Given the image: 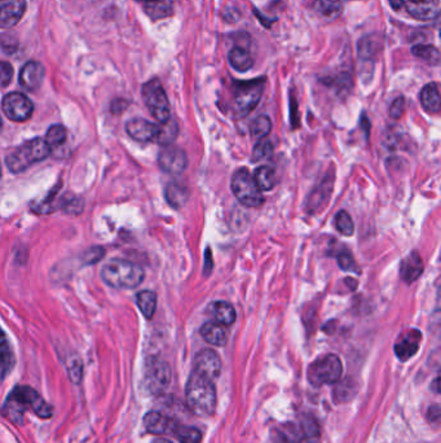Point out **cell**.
<instances>
[{"label":"cell","mask_w":441,"mask_h":443,"mask_svg":"<svg viewBox=\"0 0 441 443\" xmlns=\"http://www.w3.org/2000/svg\"><path fill=\"white\" fill-rule=\"evenodd\" d=\"M33 411L41 419H49L53 415V408L44 401L41 394L33 387L19 385L9 393L1 407V414L16 424L24 422L26 411Z\"/></svg>","instance_id":"obj_1"},{"label":"cell","mask_w":441,"mask_h":443,"mask_svg":"<svg viewBox=\"0 0 441 443\" xmlns=\"http://www.w3.org/2000/svg\"><path fill=\"white\" fill-rule=\"evenodd\" d=\"M185 398L190 411L197 416H210L215 411L217 392L214 382L194 371L187 382Z\"/></svg>","instance_id":"obj_2"},{"label":"cell","mask_w":441,"mask_h":443,"mask_svg":"<svg viewBox=\"0 0 441 443\" xmlns=\"http://www.w3.org/2000/svg\"><path fill=\"white\" fill-rule=\"evenodd\" d=\"M103 280L115 289H133L139 287L145 274L144 270L130 260H112L101 271Z\"/></svg>","instance_id":"obj_3"},{"label":"cell","mask_w":441,"mask_h":443,"mask_svg":"<svg viewBox=\"0 0 441 443\" xmlns=\"http://www.w3.org/2000/svg\"><path fill=\"white\" fill-rule=\"evenodd\" d=\"M51 153V147L42 138L25 141L22 146L11 151L6 157L8 169L12 173H22L33 163L46 160Z\"/></svg>","instance_id":"obj_4"},{"label":"cell","mask_w":441,"mask_h":443,"mask_svg":"<svg viewBox=\"0 0 441 443\" xmlns=\"http://www.w3.org/2000/svg\"><path fill=\"white\" fill-rule=\"evenodd\" d=\"M264 86L266 78L263 77L251 81H239L234 83L233 114L237 120L249 116L254 108L259 104Z\"/></svg>","instance_id":"obj_5"},{"label":"cell","mask_w":441,"mask_h":443,"mask_svg":"<svg viewBox=\"0 0 441 443\" xmlns=\"http://www.w3.org/2000/svg\"><path fill=\"white\" fill-rule=\"evenodd\" d=\"M343 373V365L336 354L322 355L308 367L307 377L313 387L336 384Z\"/></svg>","instance_id":"obj_6"},{"label":"cell","mask_w":441,"mask_h":443,"mask_svg":"<svg viewBox=\"0 0 441 443\" xmlns=\"http://www.w3.org/2000/svg\"><path fill=\"white\" fill-rule=\"evenodd\" d=\"M231 187L234 197L247 208H258L264 203L263 193L249 170H237L232 176Z\"/></svg>","instance_id":"obj_7"},{"label":"cell","mask_w":441,"mask_h":443,"mask_svg":"<svg viewBox=\"0 0 441 443\" xmlns=\"http://www.w3.org/2000/svg\"><path fill=\"white\" fill-rule=\"evenodd\" d=\"M142 98L145 101L149 112L160 123H166L171 120V111L168 103L167 95L161 82L155 78L150 79L141 88Z\"/></svg>","instance_id":"obj_8"},{"label":"cell","mask_w":441,"mask_h":443,"mask_svg":"<svg viewBox=\"0 0 441 443\" xmlns=\"http://www.w3.org/2000/svg\"><path fill=\"white\" fill-rule=\"evenodd\" d=\"M3 112L14 122L28 121L34 112V106L30 98L21 92H11L3 98Z\"/></svg>","instance_id":"obj_9"},{"label":"cell","mask_w":441,"mask_h":443,"mask_svg":"<svg viewBox=\"0 0 441 443\" xmlns=\"http://www.w3.org/2000/svg\"><path fill=\"white\" fill-rule=\"evenodd\" d=\"M145 380L149 390L158 394L165 392L171 381V371L165 360L153 358L147 362Z\"/></svg>","instance_id":"obj_10"},{"label":"cell","mask_w":441,"mask_h":443,"mask_svg":"<svg viewBox=\"0 0 441 443\" xmlns=\"http://www.w3.org/2000/svg\"><path fill=\"white\" fill-rule=\"evenodd\" d=\"M158 165L165 173L171 175L182 174L188 166L187 153L180 148L165 146L158 155Z\"/></svg>","instance_id":"obj_11"},{"label":"cell","mask_w":441,"mask_h":443,"mask_svg":"<svg viewBox=\"0 0 441 443\" xmlns=\"http://www.w3.org/2000/svg\"><path fill=\"white\" fill-rule=\"evenodd\" d=\"M193 371L210 379L211 381L217 380L222 372V359L217 352L211 349H203L194 358Z\"/></svg>","instance_id":"obj_12"},{"label":"cell","mask_w":441,"mask_h":443,"mask_svg":"<svg viewBox=\"0 0 441 443\" xmlns=\"http://www.w3.org/2000/svg\"><path fill=\"white\" fill-rule=\"evenodd\" d=\"M403 7L420 21H431L440 16V0H403Z\"/></svg>","instance_id":"obj_13"},{"label":"cell","mask_w":441,"mask_h":443,"mask_svg":"<svg viewBox=\"0 0 441 443\" xmlns=\"http://www.w3.org/2000/svg\"><path fill=\"white\" fill-rule=\"evenodd\" d=\"M422 333L418 330H408L400 335L395 342V354L401 362H406L420 350Z\"/></svg>","instance_id":"obj_14"},{"label":"cell","mask_w":441,"mask_h":443,"mask_svg":"<svg viewBox=\"0 0 441 443\" xmlns=\"http://www.w3.org/2000/svg\"><path fill=\"white\" fill-rule=\"evenodd\" d=\"M26 11L25 0H0V29L16 26Z\"/></svg>","instance_id":"obj_15"},{"label":"cell","mask_w":441,"mask_h":443,"mask_svg":"<svg viewBox=\"0 0 441 443\" xmlns=\"http://www.w3.org/2000/svg\"><path fill=\"white\" fill-rule=\"evenodd\" d=\"M126 131L133 141L147 143L157 141V136L160 134V126L142 118H133L127 122Z\"/></svg>","instance_id":"obj_16"},{"label":"cell","mask_w":441,"mask_h":443,"mask_svg":"<svg viewBox=\"0 0 441 443\" xmlns=\"http://www.w3.org/2000/svg\"><path fill=\"white\" fill-rule=\"evenodd\" d=\"M44 68L38 61H28L20 71V85L28 91H36L42 85Z\"/></svg>","instance_id":"obj_17"},{"label":"cell","mask_w":441,"mask_h":443,"mask_svg":"<svg viewBox=\"0 0 441 443\" xmlns=\"http://www.w3.org/2000/svg\"><path fill=\"white\" fill-rule=\"evenodd\" d=\"M422 273H423V260L417 252L409 254L400 265V276L408 284L415 282Z\"/></svg>","instance_id":"obj_18"},{"label":"cell","mask_w":441,"mask_h":443,"mask_svg":"<svg viewBox=\"0 0 441 443\" xmlns=\"http://www.w3.org/2000/svg\"><path fill=\"white\" fill-rule=\"evenodd\" d=\"M175 425V422L170 417L158 411H150L144 417V427L152 434H166L170 432L172 433Z\"/></svg>","instance_id":"obj_19"},{"label":"cell","mask_w":441,"mask_h":443,"mask_svg":"<svg viewBox=\"0 0 441 443\" xmlns=\"http://www.w3.org/2000/svg\"><path fill=\"white\" fill-rule=\"evenodd\" d=\"M142 4L152 20H161L174 14V0H135Z\"/></svg>","instance_id":"obj_20"},{"label":"cell","mask_w":441,"mask_h":443,"mask_svg":"<svg viewBox=\"0 0 441 443\" xmlns=\"http://www.w3.org/2000/svg\"><path fill=\"white\" fill-rule=\"evenodd\" d=\"M201 336L207 344L214 346H225L228 341V332L224 328V325L217 323V322H207L201 328Z\"/></svg>","instance_id":"obj_21"},{"label":"cell","mask_w":441,"mask_h":443,"mask_svg":"<svg viewBox=\"0 0 441 443\" xmlns=\"http://www.w3.org/2000/svg\"><path fill=\"white\" fill-rule=\"evenodd\" d=\"M420 104L423 109L428 113H437L441 108L440 92L439 86L431 82L422 88L420 93Z\"/></svg>","instance_id":"obj_22"},{"label":"cell","mask_w":441,"mask_h":443,"mask_svg":"<svg viewBox=\"0 0 441 443\" xmlns=\"http://www.w3.org/2000/svg\"><path fill=\"white\" fill-rule=\"evenodd\" d=\"M209 312L211 317L215 319V322L222 325H232L236 320V311L233 309L231 303L224 301H215L210 303Z\"/></svg>","instance_id":"obj_23"},{"label":"cell","mask_w":441,"mask_h":443,"mask_svg":"<svg viewBox=\"0 0 441 443\" xmlns=\"http://www.w3.org/2000/svg\"><path fill=\"white\" fill-rule=\"evenodd\" d=\"M14 355L6 333L0 330V377H7L8 373L14 370Z\"/></svg>","instance_id":"obj_24"},{"label":"cell","mask_w":441,"mask_h":443,"mask_svg":"<svg viewBox=\"0 0 441 443\" xmlns=\"http://www.w3.org/2000/svg\"><path fill=\"white\" fill-rule=\"evenodd\" d=\"M228 60L234 71L245 73L254 66V58L250 52L242 47H233L228 55Z\"/></svg>","instance_id":"obj_25"},{"label":"cell","mask_w":441,"mask_h":443,"mask_svg":"<svg viewBox=\"0 0 441 443\" xmlns=\"http://www.w3.org/2000/svg\"><path fill=\"white\" fill-rule=\"evenodd\" d=\"M317 14L325 20H336L343 12V4L341 0H316L313 4Z\"/></svg>","instance_id":"obj_26"},{"label":"cell","mask_w":441,"mask_h":443,"mask_svg":"<svg viewBox=\"0 0 441 443\" xmlns=\"http://www.w3.org/2000/svg\"><path fill=\"white\" fill-rule=\"evenodd\" d=\"M276 438L281 441V443H303V433H301V425L294 422H287L281 425L280 428L276 429Z\"/></svg>","instance_id":"obj_27"},{"label":"cell","mask_w":441,"mask_h":443,"mask_svg":"<svg viewBox=\"0 0 441 443\" xmlns=\"http://www.w3.org/2000/svg\"><path fill=\"white\" fill-rule=\"evenodd\" d=\"M166 200L175 209H180L188 200V190L179 183H170L166 187Z\"/></svg>","instance_id":"obj_28"},{"label":"cell","mask_w":441,"mask_h":443,"mask_svg":"<svg viewBox=\"0 0 441 443\" xmlns=\"http://www.w3.org/2000/svg\"><path fill=\"white\" fill-rule=\"evenodd\" d=\"M138 306L140 309L142 315L147 319H152L157 310V295L150 290H142L138 295Z\"/></svg>","instance_id":"obj_29"},{"label":"cell","mask_w":441,"mask_h":443,"mask_svg":"<svg viewBox=\"0 0 441 443\" xmlns=\"http://www.w3.org/2000/svg\"><path fill=\"white\" fill-rule=\"evenodd\" d=\"M252 176H254V179H255V182L258 184L261 192L274 190V187L276 185V175H274V170L271 169L269 166H260L255 170Z\"/></svg>","instance_id":"obj_30"},{"label":"cell","mask_w":441,"mask_h":443,"mask_svg":"<svg viewBox=\"0 0 441 443\" xmlns=\"http://www.w3.org/2000/svg\"><path fill=\"white\" fill-rule=\"evenodd\" d=\"M172 433H174V436L177 438V441L180 443L202 442V433H201V430L193 428V427L175 425Z\"/></svg>","instance_id":"obj_31"},{"label":"cell","mask_w":441,"mask_h":443,"mask_svg":"<svg viewBox=\"0 0 441 443\" xmlns=\"http://www.w3.org/2000/svg\"><path fill=\"white\" fill-rule=\"evenodd\" d=\"M412 52L415 57H418L420 60L426 61L431 65H437L440 61V52L435 46L431 44H418L414 46Z\"/></svg>","instance_id":"obj_32"},{"label":"cell","mask_w":441,"mask_h":443,"mask_svg":"<svg viewBox=\"0 0 441 443\" xmlns=\"http://www.w3.org/2000/svg\"><path fill=\"white\" fill-rule=\"evenodd\" d=\"M358 387L355 385V382L351 379H346L343 381H338L336 387H334V399L336 402L351 401L355 394H356Z\"/></svg>","instance_id":"obj_33"},{"label":"cell","mask_w":441,"mask_h":443,"mask_svg":"<svg viewBox=\"0 0 441 443\" xmlns=\"http://www.w3.org/2000/svg\"><path fill=\"white\" fill-rule=\"evenodd\" d=\"M271 130H272V121L269 120V117L266 116H259L252 122L250 126V134L254 139L261 141L271 133Z\"/></svg>","instance_id":"obj_34"},{"label":"cell","mask_w":441,"mask_h":443,"mask_svg":"<svg viewBox=\"0 0 441 443\" xmlns=\"http://www.w3.org/2000/svg\"><path fill=\"white\" fill-rule=\"evenodd\" d=\"M301 425V433L304 442L315 443L318 437H320V425L313 417L307 416L304 417V420L299 424Z\"/></svg>","instance_id":"obj_35"},{"label":"cell","mask_w":441,"mask_h":443,"mask_svg":"<svg viewBox=\"0 0 441 443\" xmlns=\"http://www.w3.org/2000/svg\"><path fill=\"white\" fill-rule=\"evenodd\" d=\"M179 133L177 125L172 120L168 121L166 123H162L160 126V134L157 136L158 143L163 146H170L172 141H175L176 135Z\"/></svg>","instance_id":"obj_36"},{"label":"cell","mask_w":441,"mask_h":443,"mask_svg":"<svg viewBox=\"0 0 441 443\" xmlns=\"http://www.w3.org/2000/svg\"><path fill=\"white\" fill-rule=\"evenodd\" d=\"M66 135L68 131L63 125H53V126L49 127L47 135H46V139L49 147H58L61 146L63 141H66Z\"/></svg>","instance_id":"obj_37"},{"label":"cell","mask_w":441,"mask_h":443,"mask_svg":"<svg viewBox=\"0 0 441 443\" xmlns=\"http://www.w3.org/2000/svg\"><path fill=\"white\" fill-rule=\"evenodd\" d=\"M336 227L344 236H352L355 233V225L347 211H339L336 215Z\"/></svg>","instance_id":"obj_38"},{"label":"cell","mask_w":441,"mask_h":443,"mask_svg":"<svg viewBox=\"0 0 441 443\" xmlns=\"http://www.w3.org/2000/svg\"><path fill=\"white\" fill-rule=\"evenodd\" d=\"M274 153V146L269 141L261 139L258 141V144L254 147L252 151L251 161L259 162L261 160H266L269 156Z\"/></svg>","instance_id":"obj_39"},{"label":"cell","mask_w":441,"mask_h":443,"mask_svg":"<svg viewBox=\"0 0 441 443\" xmlns=\"http://www.w3.org/2000/svg\"><path fill=\"white\" fill-rule=\"evenodd\" d=\"M14 68L9 63L0 61V88H6L12 82Z\"/></svg>","instance_id":"obj_40"},{"label":"cell","mask_w":441,"mask_h":443,"mask_svg":"<svg viewBox=\"0 0 441 443\" xmlns=\"http://www.w3.org/2000/svg\"><path fill=\"white\" fill-rule=\"evenodd\" d=\"M0 46H1V49H4L6 54L11 55V54L16 52V49L19 47V41L12 34H4V36H0Z\"/></svg>","instance_id":"obj_41"},{"label":"cell","mask_w":441,"mask_h":443,"mask_svg":"<svg viewBox=\"0 0 441 443\" xmlns=\"http://www.w3.org/2000/svg\"><path fill=\"white\" fill-rule=\"evenodd\" d=\"M405 112V98L403 96L396 98L393 101L391 106H390V116L393 117V120H399L403 117V114Z\"/></svg>","instance_id":"obj_42"},{"label":"cell","mask_w":441,"mask_h":443,"mask_svg":"<svg viewBox=\"0 0 441 443\" xmlns=\"http://www.w3.org/2000/svg\"><path fill=\"white\" fill-rule=\"evenodd\" d=\"M336 260H338L339 268L344 270V271H352L355 268V260H353V257H352V254L350 252H343V253L338 254Z\"/></svg>","instance_id":"obj_43"},{"label":"cell","mask_w":441,"mask_h":443,"mask_svg":"<svg viewBox=\"0 0 441 443\" xmlns=\"http://www.w3.org/2000/svg\"><path fill=\"white\" fill-rule=\"evenodd\" d=\"M104 254H105L104 249H101V248H92V249L87 250L85 254H84V262L87 265H93V263H96V262L101 260L104 257Z\"/></svg>","instance_id":"obj_44"},{"label":"cell","mask_w":441,"mask_h":443,"mask_svg":"<svg viewBox=\"0 0 441 443\" xmlns=\"http://www.w3.org/2000/svg\"><path fill=\"white\" fill-rule=\"evenodd\" d=\"M127 106H128V103H127L126 100H123V98H117V100L113 101L112 112L120 114V113L123 112L125 109H127Z\"/></svg>","instance_id":"obj_45"},{"label":"cell","mask_w":441,"mask_h":443,"mask_svg":"<svg viewBox=\"0 0 441 443\" xmlns=\"http://www.w3.org/2000/svg\"><path fill=\"white\" fill-rule=\"evenodd\" d=\"M206 258H207V260H206V268H204V274L209 275L211 268H212V263H211L210 250H209V249H207V254H206Z\"/></svg>","instance_id":"obj_46"},{"label":"cell","mask_w":441,"mask_h":443,"mask_svg":"<svg viewBox=\"0 0 441 443\" xmlns=\"http://www.w3.org/2000/svg\"><path fill=\"white\" fill-rule=\"evenodd\" d=\"M388 3L395 11H400L403 8V0H388Z\"/></svg>","instance_id":"obj_47"},{"label":"cell","mask_w":441,"mask_h":443,"mask_svg":"<svg viewBox=\"0 0 441 443\" xmlns=\"http://www.w3.org/2000/svg\"><path fill=\"white\" fill-rule=\"evenodd\" d=\"M152 443H172V442H171V441H168V439H166V438H157V439H155V441H153V442Z\"/></svg>","instance_id":"obj_48"},{"label":"cell","mask_w":441,"mask_h":443,"mask_svg":"<svg viewBox=\"0 0 441 443\" xmlns=\"http://www.w3.org/2000/svg\"><path fill=\"white\" fill-rule=\"evenodd\" d=\"M0 176H1V165H0Z\"/></svg>","instance_id":"obj_49"},{"label":"cell","mask_w":441,"mask_h":443,"mask_svg":"<svg viewBox=\"0 0 441 443\" xmlns=\"http://www.w3.org/2000/svg\"><path fill=\"white\" fill-rule=\"evenodd\" d=\"M0 127H1V118H0Z\"/></svg>","instance_id":"obj_50"}]
</instances>
